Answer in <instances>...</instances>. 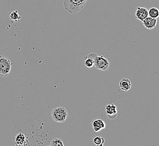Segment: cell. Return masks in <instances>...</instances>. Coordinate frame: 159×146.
<instances>
[{
	"label": "cell",
	"mask_w": 159,
	"mask_h": 146,
	"mask_svg": "<svg viewBox=\"0 0 159 146\" xmlns=\"http://www.w3.org/2000/svg\"><path fill=\"white\" fill-rule=\"evenodd\" d=\"M86 2L84 0H63V6L68 12L76 14L83 9Z\"/></svg>",
	"instance_id": "6da1fadb"
},
{
	"label": "cell",
	"mask_w": 159,
	"mask_h": 146,
	"mask_svg": "<svg viewBox=\"0 0 159 146\" xmlns=\"http://www.w3.org/2000/svg\"><path fill=\"white\" fill-rule=\"evenodd\" d=\"M52 117L54 121L58 122H64L67 118L68 113L64 107H55L52 111Z\"/></svg>",
	"instance_id": "7a4b0ae2"
},
{
	"label": "cell",
	"mask_w": 159,
	"mask_h": 146,
	"mask_svg": "<svg viewBox=\"0 0 159 146\" xmlns=\"http://www.w3.org/2000/svg\"><path fill=\"white\" fill-rule=\"evenodd\" d=\"M12 67V62L9 58L5 56H0V76H7Z\"/></svg>",
	"instance_id": "3957f363"
},
{
	"label": "cell",
	"mask_w": 159,
	"mask_h": 146,
	"mask_svg": "<svg viewBox=\"0 0 159 146\" xmlns=\"http://www.w3.org/2000/svg\"><path fill=\"white\" fill-rule=\"evenodd\" d=\"M94 66H95V68L98 70L106 71L110 67V62L103 56H97L94 58Z\"/></svg>",
	"instance_id": "277c9868"
},
{
	"label": "cell",
	"mask_w": 159,
	"mask_h": 146,
	"mask_svg": "<svg viewBox=\"0 0 159 146\" xmlns=\"http://www.w3.org/2000/svg\"><path fill=\"white\" fill-rule=\"evenodd\" d=\"M14 143L13 144L16 146H27L29 145L28 143V137L25 134L23 133H18L16 136L14 137Z\"/></svg>",
	"instance_id": "5b68a950"
},
{
	"label": "cell",
	"mask_w": 159,
	"mask_h": 146,
	"mask_svg": "<svg viewBox=\"0 0 159 146\" xmlns=\"http://www.w3.org/2000/svg\"><path fill=\"white\" fill-rule=\"evenodd\" d=\"M105 110L108 118L110 119H115L117 115V107L114 104H107L105 106Z\"/></svg>",
	"instance_id": "8992f818"
},
{
	"label": "cell",
	"mask_w": 159,
	"mask_h": 146,
	"mask_svg": "<svg viewBox=\"0 0 159 146\" xmlns=\"http://www.w3.org/2000/svg\"><path fill=\"white\" fill-rule=\"evenodd\" d=\"M148 16V10L144 7H138L135 11V17L140 21H143L144 19Z\"/></svg>",
	"instance_id": "52a82bcc"
},
{
	"label": "cell",
	"mask_w": 159,
	"mask_h": 146,
	"mask_svg": "<svg viewBox=\"0 0 159 146\" xmlns=\"http://www.w3.org/2000/svg\"><path fill=\"white\" fill-rule=\"evenodd\" d=\"M92 127L95 132H98L106 128V123L102 119H94L92 122Z\"/></svg>",
	"instance_id": "ba28073f"
},
{
	"label": "cell",
	"mask_w": 159,
	"mask_h": 146,
	"mask_svg": "<svg viewBox=\"0 0 159 146\" xmlns=\"http://www.w3.org/2000/svg\"><path fill=\"white\" fill-rule=\"evenodd\" d=\"M144 27L147 29H153V28L156 27L157 24V19L152 18L150 16H148L143 21H142Z\"/></svg>",
	"instance_id": "9c48e42d"
},
{
	"label": "cell",
	"mask_w": 159,
	"mask_h": 146,
	"mask_svg": "<svg viewBox=\"0 0 159 146\" xmlns=\"http://www.w3.org/2000/svg\"><path fill=\"white\" fill-rule=\"evenodd\" d=\"M120 89L125 92L128 91L132 87V83L128 78H122L118 82Z\"/></svg>",
	"instance_id": "30bf717a"
},
{
	"label": "cell",
	"mask_w": 159,
	"mask_h": 146,
	"mask_svg": "<svg viewBox=\"0 0 159 146\" xmlns=\"http://www.w3.org/2000/svg\"><path fill=\"white\" fill-rule=\"evenodd\" d=\"M97 55L95 53H90L84 58L85 65L88 68H91L94 65V58Z\"/></svg>",
	"instance_id": "8fae6325"
},
{
	"label": "cell",
	"mask_w": 159,
	"mask_h": 146,
	"mask_svg": "<svg viewBox=\"0 0 159 146\" xmlns=\"http://www.w3.org/2000/svg\"><path fill=\"white\" fill-rule=\"evenodd\" d=\"M148 16L152 18H158L159 16V10L155 7H151L149 10H148Z\"/></svg>",
	"instance_id": "7c38bea8"
},
{
	"label": "cell",
	"mask_w": 159,
	"mask_h": 146,
	"mask_svg": "<svg viewBox=\"0 0 159 146\" xmlns=\"http://www.w3.org/2000/svg\"><path fill=\"white\" fill-rule=\"evenodd\" d=\"M104 142H105V140H104V138L99 136V135L94 136L93 138V142L94 143V144H95L96 146H103Z\"/></svg>",
	"instance_id": "4fadbf2b"
},
{
	"label": "cell",
	"mask_w": 159,
	"mask_h": 146,
	"mask_svg": "<svg viewBox=\"0 0 159 146\" xmlns=\"http://www.w3.org/2000/svg\"><path fill=\"white\" fill-rule=\"evenodd\" d=\"M9 17L10 20H12L13 21H18L21 19V17L19 15L18 11L16 10L15 11L10 12L9 14Z\"/></svg>",
	"instance_id": "5bb4252c"
},
{
	"label": "cell",
	"mask_w": 159,
	"mask_h": 146,
	"mask_svg": "<svg viewBox=\"0 0 159 146\" xmlns=\"http://www.w3.org/2000/svg\"><path fill=\"white\" fill-rule=\"evenodd\" d=\"M50 145L51 146H63L64 143L61 138H55L51 141Z\"/></svg>",
	"instance_id": "9a60e30c"
},
{
	"label": "cell",
	"mask_w": 159,
	"mask_h": 146,
	"mask_svg": "<svg viewBox=\"0 0 159 146\" xmlns=\"http://www.w3.org/2000/svg\"><path fill=\"white\" fill-rule=\"evenodd\" d=\"M84 1H85V2H86V1H87V0H84Z\"/></svg>",
	"instance_id": "2e32d148"
}]
</instances>
